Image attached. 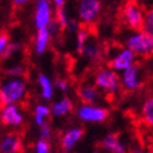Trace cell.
<instances>
[{
    "label": "cell",
    "instance_id": "obj_1",
    "mask_svg": "<svg viewBox=\"0 0 153 153\" xmlns=\"http://www.w3.org/2000/svg\"><path fill=\"white\" fill-rule=\"evenodd\" d=\"M27 96V85L22 77H7L0 85V104H17Z\"/></svg>",
    "mask_w": 153,
    "mask_h": 153
},
{
    "label": "cell",
    "instance_id": "obj_2",
    "mask_svg": "<svg viewBox=\"0 0 153 153\" xmlns=\"http://www.w3.org/2000/svg\"><path fill=\"white\" fill-rule=\"evenodd\" d=\"M126 48L136 56L149 58L153 53V34L143 31H136L126 39Z\"/></svg>",
    "mask_w": 153,
    "mask_h": 153
},
{
    "label": "cell",
    "instance_id": "obj_3",
    "mask_svg": "<svg viewBox=\"0 0 153 153\" xmlns=\"http://www.w3.org/2000/svg\"><path fill=\"white\" fill-rule=\"evenodd\" d=\"M94 86L105 94H117L120 90L119 76L111 69H102L94 76Z\"/></svg>",
    "mask_w": 153,
    "mask_h": 153
},
{
    "label": "cell",
    "instance_id": "obj_4",
    "mask_svg": "<svg viewBox=\"0 0 153 153\" xmlns=\"http://www.w3.org/2000/svg\"><path fill=\"white\" fill-rule=\"evenodd\" d=\"M143 9L136 0H129L124 4L121 9V16L126 26L134 30L140 31L142 27V20H143Z\"/></svg>",
    "mask_w": 153,
    "mask_h": 153
},
{
    "label": "cell",
    "instance_id": "obj_5",
    "mask_svg": "<svg viewBox=\"0 0 153 153\" xmlns=\"http://www.w3.org/2000/svg\"><path fill=\"white\" fill-rule=\"evenodd\" d=\"M120 86L126 91H137L142 86V69L140 64L135 62L131 66L121 71L120 75Z\"/></svg>",
    "mask_w": 153,
    "mask_h": 153
},
{
    "label": "cell",
    "instance_id": "obj_6",
    "mask_svg": "<svg viewBox=\"0 0 153 153\" xmlns=\"http://www.w3.org/2000/svg\"><path fill=\"white\" fill-rule=\"evenodd\" d=\"M77 117L85 123H102L108 119L109 111L97 104H81L77 108Z\"/></svg>",
    "mask_w": 153,
    "mask_h": 153
},
{
    "label": "cell",
    "instance_id": "obj_7",
    "mask_svg": "<svg viewBox=\"0 0 153 153\" xmlns=\"http://www.w3.org/2000/svg\"><path fill=\"white\" fill-rule=\"evenodd\" d=\"M100 9V0H80L77 7L79 17L85 25L93 23L99 16Z\"/></svg>",
    "mask_w": 153,
    "mask_h": 153
},
{
    "label": "cell",
    "instance_id": "obj_8",
    "mask_svg": "<svg viewBox=\"0 0 153 153\" xmlns=\"http://www.w3.org/2000/svg\"><path fill=\"white\" fill-rule=\"evenodd\" d=\"M53 19L52 3L49 0H37L34 7V26L37 30L45 28Z\"/></svg>",
    "mask_w": 153,
    "mask_h": 153
},
{
    "label": "cell",
    "instance_id": "obj_9",
    "mask_svg": "<svg viewBox=\"0 0 153 153\" xmlns=\"http://www.w3.org/2000/svg\"><path fill=\"white\" fill-rule=\"evenodd\" d=\"M136 62V55L131 52L130 49L123 48L114 54L110 60H109V66L114 71H124L129 66H131L132 64Z\"/></svg>",
    "mask_w": 153,
    "mask_h": 153
},
{
    "label": "cell",
    "instance_id": "obj_10",
    "mask_svg": "<svg viewBox=\"0 0 153 153\" xmlns=\"http://www.w3.org/2000/svg\"><path fill=\"white\" fill-rule=\"evenodd\" d=\"M0 120L6 126H21L23 124V114L17 104H7L3 105L0 113Z\"/></svg>",
    "mask_w": 153,
    "mask_h": 153
},
{
    "label": "cell",
    "instance_id": "obj_11",
    "mask_svg": "<svg viewBox=\"0 0 153 153\" xmlns=\"http://www.w3.org/2000/svg\"><path fill=\"white\" fill-rule=\"evenodd\" d=\"M22 147V138L16 132L6 134L0 140V153H20Z\"/></svg>",
    "mask_w": 153,
    "mask_h": 153
},
{
    "label": "cell",
    "instance_id": "obj_12",
    "mask_svg": "<svg viewBox=\"0 0 153 153\" xmlns=\"http://www.w3.org/2000/svg\"><path fill=\"white\" fill-rule=\"evenodd\" d=\"M79 98L83 104H96L100 99V91L94 86V83H83L77 90Z\"/></svg>",
    "mask_w": 153,
    "mask_h": 153
},
{
    "label": "cell",
    "instance_id": "obj_13",
    "mask_svg": "<svg viewBox=\"0 0 153 153\" xmlns=\"http://www.w3.org/2000/svg\"><path fill=\"white\" fill-rule=\"evenodd\" d=\"M79 52L81 53L82 56H85L88 61H91V62L99 61L100 56H102V49H100L99 44L91 36L87 38V41L83 43V45L81 47V49L79 50Z\"/></svg>",
    "mask_w": 153,
    "mask_h": 153
},
{
    "label": "cell",
    "instance_id": "obj_14",
    "mask_svg": "<svg viewBox=\"0 0 153 153\" xmlns=\"http://www.w3.org/2000/svg\"><path fill=\"white\" fill-rule=\"evenodd\" d=\"M100 148L107 153H126V146L123 143L118 134L107 135L100 142Z\"/></svg>",
    "mask_w": 153,
    "mask_h": 153
},
{
    "label": "cell",
    "instance_id": "obj_15",
    "mask_svg": "<svg viewBox=\"0 0 153 153\" xmlns=\"http://www.w3.org/2000/svg\"><path fill=\"white\" fill-rule=\"evenodd\" d=\"M83 136V130L80 129V127H71V129H68L65 132L61 135V148L65 152H70L75 145L80 140Z\"/></svg>",
    "mask_w": 153,
    "mask_h": 153
},
{
    "label": "cell",
    "instance_id": "obj_16",
    "mask_svg": "<svg viewBox=\"0 0 153 153\" xmlns=\"http://www.w3.org/2000/svg\"><path fill=\"white\" fill-rule=\"evenodd\" d=\"M50 108V114H53L54 117H65L68 114H70L72 111V108H74V104L69 97H62L61 99L56 100L53 103Z\"/></svg>",
    "mask_w": 153,
    "mask_h": 153
},
{
    "label": "cell",
    "instance_id": "obj_17",
    "mask_svg": "<svg viewBox=\"0 0 153 153\" xmlns=\"http://www.w3.org/2000/svg\"><path fill=\"white\" fill-rule=\"evenodd\" d=\"M50 36L47 31V28L37 30V34L34 38V50L37 54H43L47 52L49 42H50Z\"/></svg>",
    "mask_w": 153,
    "mask_h": 153
},
{
    "label": "cell",
    "instance_id": "obj_18",
    "mask_svg": "<svg viewBox=\"0 0 153 153\" xmlns=\"http://www.w3.org/2000/svg\"><path fill=\"white\" fill-rule=\"evenodd\" d=\"M38 85L41 87V94L44 99L49 100L52 99L53 94H54V85L52 82L47 75L44 74H39L38 75Z\"/></svg>",
    "mask_w": 153,
    "mask_h": 153
},
{
    "label": "cell",
    "instance_id": "obj_19",
    "mask_svg": "<svg viewBox=\"0 0 153 153\" xmlns=\"http://www.w3.org/2000/svg\"><path fill=\"white\" fill-rule=\"evenodd\" d=\"M50 115V108L45 104H38L34 108V123L39 127L47 123V118Z\"/></svg>",
    "mask_w": 153,
    "mask_h": 153
},
{
    "label": "cell",
    "instance_id": "obj_20",
    "mask_svg": "<svg viewBox=\"0 0 153 153\" xmlns=\"http://www.w3.org/2000/svg\"><path fill=\"white\" fill-rule=\"evenodd\" d=\"M142 118L148 126L153 125V99L148 98L142 105Z\"/></svg>",
    "mask_w": 153,
    "mask_h": 153
},
{
    "label": "cell",
    "instance_id": "obj_21",
    "mask_svg": "<svg viewBox=\"0 0 153 153\" xmlns=\"http://www.w3.org/2000/svg\"><path fill=\"white\" fill-rule=\"evenodd\" d=\"M4 74L7 77H22L26 74V68L22 64H14L11 66H7L4 70Z\"/></svg>",
    "mask_w": 153,
    "mask_h": 153
},
{
    "label": "cell",
    "instance_id": "obj_22",
    "mask_svg": "<svg viewBox=\"0 0 153 153\" xmlns=\"http://www.w3.org/2000/svg\"><path fill=\"white\" fill-rule=\"evenodd\" d=\"M90 36H91V32H90V28L87 27V25L79 27V30L76 31V47H77V50L81 49V47L83 45V43L87 41V38Z\"/></svg>",
    "mask_w": 153,
    "mask_h": 153
},
{
    "label": "cell",
    "instance_id": "obj_23",
    "mask_svg": "<svg viewBox=\"0 0 153 153\" xmlns=\"http://www.w3.org/2000/svg\"><path fill=\"white\" fill-rule=\"evenodd\" d=\"M20 52H21V44L19 42H9L6 49L4 50V53H3V55L0 59H3V60L11 59L12 56H15Z\"/></svg>",
    "mask_w": 153,
    "mask_h": 153
},
{
    "label": "cell",
    "instance_id": "obj_24",
    "mask_svg": "<svg viewBox=\"0 0 153 153\" xmlns=\"http://www.w3.org/2000/svg\"><path fill=\"white\" fill-rule=\"evenodd\" d=\"M53 19L60 25V27H61L62 30L65 28L66 23H68V20H69V15H68L66 10L64 9V6H62V7H56L55 12L53 14Z\"/></svg>",
    "mask_w": 153,
    "mask_h": 153
},
{
    "label": "cell",
    "instance_id": "obj_25",
    "mask_svg": "<svg viewBox=\"0 0 153 153\" xmlns=\"http://www.w3.org/2000/svg\"><path fill=\"white\" fill-rule=\"evenodd\" d=\"M141 31L149 33V34H153V11L152 10H148L147 12H145Z\"/></svg>",
    "mask_w": 153,
    "mask_h": 153
},
{
    "label": "cell",
    "instance_id": "obj_26",
    "mask_svg": "<svg viewBox=\"0 0 153 153\" xmlns=\"http://www.w3.org/2000/svg\"><path fill=\"white\" fill-rule=\"evenodd\" d=\"M45 28H47V31H48V33H49L50 38H53V37L58 36V34L62 31V28L60 27V25H59L54 19H52V21H50V22L48 23V26H47Z\"/></svg>",
    "mask_w": 153,
    "mask_h": 153
},
{
    "label": "cell",
    "instance_id": "obj_27",
    "mask_svg": "<svg viewBox=\"0 0 153 153\" xmlns=\"http://www.w3.org/2000/svg\"><path fill=\"white\" fill-rule=\"evenodd\" d=\"M39 136H41V140H49L52 137V127L48 123H44L42 126H39Z\"/></svg>",
    "mask_w": 153,
    "mask_h": 153
},
{
    "label": "cell",
    "instance_id": "obj_28",
    "mask_svg": "<svg viewBox=\"0 0 153 153\" xmlns=\"http://www.w3.org/2000/svg\"><path fill=\"white\" fill-rule=\"evenodd\" d=\"M36 153H50V146L45 140H39L36 143Z\"/></svg>",
    "mask_w": 153,
    "mask_h": 153
},
{
    "label": "cell",
    "instance_id": "obj_29",
    "mask_svg": "<svg viewBox=\"0 0 153 153\" xmlns=\"http://www.w3.org/2000/svg\"><path fill=\"white\" fill-rule=\"evenodd\" d=\"M79 27H80L79 21L75 20V19H70V17H69L68 23H66V26H65V28H64V30H66V31H69V32H76V31L79 30Z\"/></svg>",
    "mask_w": 153,
    "mask_h": 153
},
{
    "label": "cell",
    "instance_id": "obj_30",
    "mask_svg": "<svg viewBox=\"0 0 153 153\" xmlns=\"http://www.w3.org/2000/svg\"><path fill=\"white\" fill-rule=\"evenodd\" d=\"M9 36L5 33H0V58H1L4 50L6 49L7 44H9Z\"/></svg>",
    "mask_w": 153,
    "mask_h": 153
},
{
    "label": "cell",
    "instance_id": "obj_31",
    "mask_svg": "<svg viewBox=\"0 0 153 153\" xmlns=\"http://www.w3.org/2000/svg\"><path fill=\"white\" fill-rule=\"evenodd\" d=\"M53 85H54V88H59V90L62 91V92L68 91V88H69V82L65 79H59Z\"/></svg>",
    "mask_w": 153,
    "mask_h": 153
},
{
    "label": "cell",
    "instance_id": "obj_32",
    "mask_svg": "<svg viewBox=\"0 0 153 153\" xmlns=\"http://www.w3.org/2000/svg\"><path fill=\"white\" fill-rule=\"evenodd\" d=\"M31 0H12V4L16 7H23L25 5H27Z\"/></svg>",
    "mask_w": 153,
    "mask_h": 153
},
{
    "label": "cell",
    "instance_id": "obj_33",
    "mask_svg": "<svg viewBox=\"0 0 153 153\" xmlns=\"http://www.w3.org/2000/svg\"><path fill=\"white\" fill-rule=\"evenodd\" d=\"M52 4L55 7H62L65 5V0H52Z\"/></svg>",
    "mask_w": 153,
    "mask_h": 153
},
{
    "label": "cell",
    "instance_id": "obj_34",
    "mask_svg": "<svg viewBox=\"0 0 153 153\" xmlns=\"http://www.w3.org/2000/svg\"><path fill=\"white\" fill-rule=\"evenodd\" d=\"M92 153H107V152H105L104 149H102V148H96Z\"/></svg>",
    "mask_w": 153,
    "mask_h": 153
},
{
    "label": "cell",
    "instance_id": "obj_35",
    "mask_svg": "<svg viewBox=\"0 0 153 153\" xmlns=\"http://www.w3.org/2000/svg\"><path fill=\"white\" fill-rule=\"evenodd\" d=\"M131 153H145V152H143V149H141V148H135V149H132Z\"/></svg>",
    "mask_w": 153,
    "mask_h": 153
},
{
    "label": "cell",
    "instance_id": "obj_36",
    "mask_svg": "<svg viewBox=\"0 0 153 153\" xmlns=\"http://www.w3.org/2000/svg\"><path fill=\"white\" fill-rule=\"evenodd\" d=\"M1 108H3V105H1V104H0V113H1Z\"/></svg>",
    "mask_w": 153,
    "mask_h": 153
},
{
    "label": "cell",
    "instance_id": "obj_37",
    "mask_svg": "<svg viewBox=\"0 0 153 153\" xmlns=\"http://www.w3.org/2000/svg\"><path fill=\"white\" fill-rule=\"evenodd\" d=\"M68 153H75V152H68Z\"/></svg>",
    "mask_w": 153,
    "mask_h": 153
},
{
    "label": "cell",
    "instance_id": "obj_38",
    "mask_svg": "<svg viewBox=\"0 0 153 153\" xmlns=\"http://www.w3.org/2000/svg\"><path fill=\"white\" fill-rule=\"evenodd\" d=\"M0 33H1V30H0Z\"/></svg>",
    "mask_w": 153,
    "mask_h": 153
},
{
    "label": "cell",
    "instance_id": "obj_39",
    "mask_svg": "<svg viewBox=\"0 0 153 153\" xmlns=\"http://www.w3.org/2000/svg\"><path fill=\"white\" fill-rule=\"evenodd\" d=\"M148 153H152V152H148Z\"/></svg>",
    "mask_w": 153,
    "mask_h": 153
}]
</instances>
